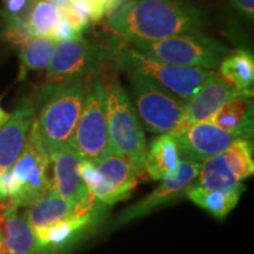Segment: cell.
<instances>
[{"instance_id": "obj_1", "label": "cell", "mask_w": 254, "mask_h": 254, "mask_svg": "<svg viewBox=\"0 0 254 254\" xmlns=\"http://www.w3.org/2000/svg\"><path fill=\"white\" fill-rule=\"evenodd\" d=\"M208 21L190 0H128L106 19V27L125 43L155 41L202 32Z\"/></svg>"}, {"instance_id": "obj_2", "label": "cell", "mask_w": 254, "mask_h": 254, "mask_svg": "<svg viewBox=\"0 0 254 254\" xmlns=\"http://www.w3.org/2000/svg\"><path fill=\"white\" fill-rule=\"evenodd\" d=\"M110 154L118 155L131 165L138 179L146 176V139L141 123L136 116L129 95L114 73L103 74Z\"/></svg>"}, {"instance_id": "obj_3", "label": "cell", "mask_w": 254, "mask_h": 254, "mask_svg": "<svg viewBox=\"0 0 254 254\" xmlns=\"http://www.w3.org/2000/svg\"><path fill=\"white\" fill-rule=\"evenodd\" d=\"M107 51L109 62L114 67L128 74L138 73L153 79L185 101H189L215 73L212 69L183 67L159 62L139 52L119 38L107 45Z\"/></svg>"}, {"instance_id": "obj_4", "label": "cell", "mask_w": 254, "mask_h": 254, "mask_svg": "<svg viewBox=\"0 0 254 254\" xmlns=\"http://www.w3.org/2000/svg\"><path fill=\"white\" fill-rule=\"evenodd\" d=\"M109 60L107 46L84 39L57 43L46 68L44 84L37 93L36 105H43L53 93L80 79H90Z\"/></svg>"}, {"instance_id": "obj_5", "label": "cell", "mask_w": 254, "mask_h": 254, "mask_svg": "<svg viewBox=\"0 0 254 254\" xmlns=\"http://www.w3.org/2000/svg\"><path fill=\"white\" fill-rule=\"evenodd\" d=\"M90 80L91 78L71 82L53 93L40 106L32 129L49 155L69 144L80 117Z\"/></svg>"}, {"instance_id": "obj_6", "label": "cell", "mask_w": 254, "mask_h": 254, "mask_svg": "<svg viewBox=\"0 0 254 254\" xmlns=\"http://www.w3.org/2000/svg\"><path fill=\"white\" fill-rule=\"evenodd\" d=\"M139 52L159 62L183 67L215 71L230 51L215 38L202 33H186L155 41L127 43Z\"/></svg>"}, {"instance_id": "obj_7", "label": "cell", "mask_w": 254, "mask_h": 254, "mask_svg": "<svg viewBox=\"0 0 254 254\" xmlns=\"http://www.w3.org/2000/svg\"><path fill=\"white\" fill-rule=\"evenodd\" d=\"M129 99L136 116L148 132L171 133L185 116L187 101L168 91L153 79L129 73Z\"/></svg>"}, {"instance_id": "obj_8", "label": "cell", "mask_w": 254, "mask_h": 254, "mask_svg": "<svg viewBox=\"0 0 254 254\" xmlns=\"http://www.w3.org/2000/svg\"><path fill=\"white\" fill-rule=\"evenodd\" d=\"M68 145L82 159L92 163L110 154L109 123L101 69L88 81L80 117Z\"/></svg>"}, {"instance_id": "obj_9", "label": "cell", "mask_w": 254, "mask_h": 254, "mask_svg": "<svg viewBox=\"0 0 254 254\" xmlns=\"http://www.w3.org/2000/svg\"><path fill=\"white\" fill-rule=\"evenodd\" d=\"M50 164L49 153L31 127L24 150L9 170V201L28 207L46 194L51 187Z\"/></svg>"}, {"instance_id": "obj_10", "label": "cell", "mask_w": 254, "mask_h": 254, "mask_svg": "<svg viewBox=\"0 0 254 254\" xmlns=\"http://www.w3.org/2000/svg\"><path fill=\"white\" fill-rule=\"evenodd\" d=\"M200 167H201L200 163H193V161L182 159L176 172L165 177L163 183L151 194L145 196L136 204L124 209L122 213L117 215V218L114 219L112 226H122L136 218L144 217V215L153 212L154 209L170 204L171 201L185 194L187 187L198 177Z\"/></svg>"}, {"instance_id": "obj_11", "label": "cell", "mask_w": 254, "mask_h": 254, "mask_svg": "<svg viewBox=\"0 0 254 254\" xmlns=\"http://www.w3.org/2000/svg\"><path fill=\"white\" fill-rule=\"evenodd\" d=\"M172 135L176 139L180 159L200 164L207 158L224 153L238 139L208 120L196 123L183 133Z\"/></svg>"}, {"instance_id": "obj_12", "label": "cell", "mask_w": 254, "mask_h": 254, "mask_svg": "<svg viewBox=\"0 0 254 254\" xmlns=\"http://www.w3.org/2000/svg\"><path fill=\"white\" fill-rule=\"evenodd\" d=\"M53 167L50 190L77 205L86 204L95 196L82 182L79 166L81 157L69 145L63 146L50 155Z\"/></svg>"}, {"instance_id": "obj_13", "label": "cell", "mask_w": 254, "mask_h": 254, "mask_svg": "<svg viewBox=\"0 0 254 254\" xmlns=\"http://www.w3.org/2000/svg\"><path fill=\"white\" fill-rule=\"evenodd\" d=\"M240 94L243 93L228 85L220 75L214 73L187 101V109L182 123L171 133L179 134L196 123L208 120L222 105Z\"/></svg>"}, {"instance_id": "obj_14", "label": "cell", "mask_w": 254, "mask_h": 254, "mask_svg": "<svg viewBox=\"0 0 254 254\" xmlns=\"http://www.w3.org/2000/svg\"><path fill=\"white\" fill-rule=\"evenodd\" d=\"M94 165L101 176V183L93 195L101 204L111 206L128 198L138 184V178L128 161L118 155L107 154Z\"/></svg>"}, {"instance_id": "obj_15", "label": "cell", "mask_w": 254, "mask_h": 254, "mask_svg": "<svg viewBox=\"0 0 254 254\" xmlns=\"http://www.w3.org/2000/svg\"><path fill=\"white\" fill-rule=\"evenodd\" d=\"M103 208L85 214H79L66 220L59 221L52 226L34 232L39 252L62 253L71 249L80 241L91 228L98 224Z\"/></svg>"}, {"instance_id": "obj_16", "label": "cell", "mask_w": 254, "mask_h": 254, "mask_svg": "<svg viewBox=\"0 0 254 254\" xmlns=\"http://www.w3.org/2000/svg\"><path fill=\"white\" fill-rule=\"evenodd\" d=\"M104 206L106 205L101 204L97 198L86 204L77 205L69 200L62 198L52 190H49L46 194L28 206L30 208L25 212V217L33 232H38L75 215L103 208Z\"/></svg>"}, {"instance_id": "obj_17", "label": "cell", "mask_w": 254, "mask_h": 254, "mask_svg": "<svg viewBox=\"0 0 254 254\" xmlns=\"http://www.w3.org/2000/svg\"><path fill=\"white\" fill-rule=\"evenodd\" d=\"M36 116V106L25 104L0 127V174L8 172L23 152Z\"/></svg>"}, {"instance_id": "obj_18", "label": "cell", "mask_w": 254, "mask_h": 254, "mask_svg": "<svg viewBox=\"0 0 254 254\" xmlns=\"http://www.w3.org/2000/svg\"><path fill=\"white\" fill-rule=\"evenodd\" d=\"M0 236L4 254H38L36 236L19 206L6 200L0 205Z\"/></svg>"}, {"instance_id": "obj_19", "label": "cell", "mask_w": 254, "mask_h": 254, "mask_svg": "<svg viewBox=\"0 0 254 254\" xmlns=\"http://www.w3.org/2000/svg\"><path fill=\"white\" fill-rule=\"evenodd\" d=\"M208 122L222 131L232 133L238 139L253 138V101L252 95L240 94L224 104Z\"/></svg>"}, {"instance_id": "obj_20", "label": "cell", "mask_w": 254, "mask_h": 254, "mask_svg": "<svg viewBox=\"0 0 254 254\" xmlns=\"http://www.w3.org/2000/svg\"><path fill=\"white\" fill-rule=\"evenodd\" d=\"M180 154L172 133H164L152 140L146 151L145 172L154 180H163L176 172L180 164Z\"/></svg>"}, {"instance_id": "obj_21", "label": "cell", "mask_w": 254, "mask_h": 254, "mask_svg": "<svg viewBox=\"0 0 254 254\" xmlns=\"http://www.w3.org/2000/svg\"><path fill=\"white\" fill-rule=\"evenodd\" d=\"M193 183L202 189L220 192L245 190V186L240 184V180L228 168L224 153L207 158L202 161L198 177Z\"/></svg>"}, {"instance_id": "obj_22", "label": "cell", "mask_w": 254, "mask_h": 254, "mask_svg": "<svg viewBox=\"0 0 254 254\" xmlns=\"http://www.w3.org/2000/svg\"><path fill=\"white\" fill-rule=\"evenodd\" d=\"M220 77L243 94L252 95L254 59L249 51L238 50L222 59L219 65Z\"/></svg>"}, {"instance_id": "obj_23", "label": "cell", "mask_w": 254, "mask_h": 254, "mask_svg": "<svg viewBox=\"0 0 254 254\" xmlns=\"http://www.w3.org/2000/svg\"><path fill=\"white\" fill-rule=\"evenodd\" d=\"M57 43L50 38L30 37L19 46L18 80H24L28 73L46 69L56 50Z\"/></svg>"}, {"instance_id": "obj_24", "label": "cell", "mask_w": 254, "mask_h": 254, "mask_svg": "<svg viewBox=\"0 0 254 254\" xmlns=\"http://www.w3.org/2000/svg\"><path fill=\"white\" fill-rule=\"evenodd\" d=\"M241 193H243L241 190L220 192V190H206L195 185L194 183L190 184L185 190V194L190 201L206 209L218 219H224L236 207Z\"/></svg>"}, {"instance_id": "obj_25", "label": "cell", "mask_w": 254, "mask_h": 254, "mask_svg": "<svg viewBox=\"0 0 254 254\" xmlns=\"http://www.w3.org/2000/svg\"><path fill=\"white\" fill-rule=\"evenodd\" d=\"M225 161L238 179L244 180L254 173L252 141L247 139H237L224 152Z\"/></svg>"}, {"instance_id": "obj_26", "label": "cell", "mask_w": 254, "mask_h": 254, "mask_svg": "<svg viewBox=\"0 0 254 254\" xmlns=\"http://www.w3.org/2000/svg\"><path fill=\"white\" fill-rule=\"evenodd\" d=\"M59 20V11L56 6L37 0L27 20V30L31 37H52Z\"/></svg>"}, {"instance_id": "obj_27", "label": "cell", "mask_w": 254, "mask_h": 254, "mask_svg": "<svg viewBox=\"0 0 254 254\" xmlns=\"http://www.w3.org/2000/svg\"><path fill=\"white\" fill-rule=\"evenodd\" d=\"M36 2L37 0H2L4 31L27 30L28 17Z\"/></svg>"}, {"instance_id": "obj_28", "label": "cell", "mask_w": 254, "mask_h": 254, "mask_svg": "<svg viewBox=\"0 0 254 254\" xmlns=\"http://www.w3.org/2000/svg\"><path fill=\"white\" fill-rule=\"evenodd\" d=\"M73 7L84 13L91 21H99L106 15L109 0H68Z\"/></svg>"}, {"instance_id": "obj_29", "label": "cell", "mask_w": 254, "mask_h": 254, "mask_svg": "<svg viewBox=\"0 0 254 254\" xmlns=\"http://www.w3.org/2000/svg\"><path fill=\"white\" fill-rule=\"evenodd\" d=\"M59 14L67 21V24L71 26L73 30H74L79 36L82 37V33L85 31H87V28L90 27L91 20L88 19L84 13H81L80 11H78L77 8L73 7V6L69 4L64 5L63 7L58 8Z\"/></svg>"}, {"instance_id": "obj_30", "label": "cell", "mask_w": 254, "mask_h": 254, "mask_svg": "<svg viewBox=\"0 0 254 254\" xmlns=\"http://www.w3.org/2000/svg\"><path fill=\"white\" fill-rule=\"evenodd\" d=\"M79 172H80V177L86 185L87 190L93 194L94 190L98 189L101 183V176L99 171L97 170L94 163L90 160H85L81 159L80 166H79Z\"/></svg>"}, {"instance_id": "obj_31", "label": "cell", "mask_w": 254, "mask_h": 254, "mask_svg": "<svg viewBox=\"0 0 254 254\" xmlns=\"http://www.w3.org/2000/svg\"><path fill=\"white\" fill-rule=\"evenodd\" d=\"M80 38L82 37L79 36L77 32L73 30V28L67 24V21H66L65 19L59 14L58 24H57L56 30L53 32L51 39L55 40L56 43H60V41L75 40V39H80Z\"/></svg>"}, {"instance_id": "obj_32", "label": "cell", "mask_w": 254, "mask_h": 254, "mask_svg": "<svg viewBox=\"0 0 254 254\" xmlns=\"http://www.w3.org/2000/svg\"><path fill=\"white\" fill-rule=\"evenodd\" d=\"M241 14L245 15L250 20H253L254 17V0H231Z\"/></svg>"}, {"instance_id": "obj_33", "label": "cell", "mask_w": 254, "mask_h": 254, "mask_svg": "<svg viewBox=\"0 0 254 254\" xmlns=\"http://www.w3.org/2000/svg\"><path fill=\"white\" fill-rule=\"evenodd\" d=\"M9 194V171L0 174V202L8 200Z\"/></svg>"}, {"instance_id": "obj_34", "label": "cell", "mask_w": 254, "mask_h": 254, "mask_svg": "<svg viewBox=\"0 0 254 254\" xmlns=\"http://www.w3.org/2000/svg\"><path fill=\"white\" fill-rule=\"evenodd\" d=\"M126 1H128V0H109V2H107V6H106L107 17H109L110 14H112L113 12H116L117 9H118L122 5L125 4Z\"/></svg>"}, {"instance_id": "obj_35", "label": "cell", "mask_w": 254, "mask_h": 254, "mask_svg": "<svg viewBox=\"0 0 254 254\" xmlns=\"http://www.w3.org/2000/svg\"><path fill=\"white\" fill-rule=\"evenodd\" d=\"M9 118V113L1 107V97H0V127H1L6 123V120Z\"/></svg>"}, {"instance_id": "obj_36", "label": "cell", "mask_w": 254, "mask_h": 254, "mask_svg": "<svg viewBox=\"0 0 254 254\" xmlns=\"http://www.w3.org/2000/svg\"><path fill=\"white\" fill-rule=\"evenodd\" d=\"M44 1H46L51 5L56 6L57 8H60V7H63L64 5L68 4V0H44Z\"/></svg>"}, {"instance_id": "obj_37", "label": "cell", "mask_w": 254, "mask_h": 254, "mask_svg": "<svg viewBox=\"0 0 254 254\" xmlns=\"http://www.w3.org/2000/svg\"><path fill=\"white\" fill-rule=\"evenodd\" d=\"M0 254H4V253H2V249H1V247H0Z\"/></svg>"}]
</instances>
